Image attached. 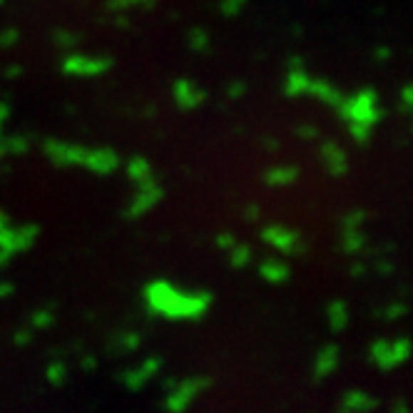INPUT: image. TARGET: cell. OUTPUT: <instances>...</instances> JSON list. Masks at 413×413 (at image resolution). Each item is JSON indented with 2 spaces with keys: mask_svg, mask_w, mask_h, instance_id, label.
<instances>
[{
  "mask_svg": "<svg viewBox=\"0 0 413 413\" xmlns=\"http://www.w3.org/2000/svg\"><path fill=\"white\" fill-rule=\"evenodd\" d=\"M147 301L152 311L167 316V319H197L209 306V296L187 294V291L174 289L167 281H157V284L150 286Z\"/></svg>",
  "mask_w": 413,
  "mask_h": 413,
  "instance_id": "1",
  "label": "cell"
},
{
  "mask_svg": "<svg viewBox=\"0 0 413 413\" xmlns=\"http://www.w3.org/2000/svg\"><path fill=\"white\" fill-rule=\"evenodd\" d=\"M346 117L354 122V127H366L376 120V103L371 98V93L359 95L356 100H351L346 105Z\"/></svg>",
  "mask_w": 413,
  "mask_h": 413,
  "instance_id": "2",
  "label": "cell"
},
{
  "mask_svg": "<svg viewBox=\"0 0 413 413\" xmlns=\"http://www.w3.org/2000/svg\"><path fill=\"white\" fill-rule=\"evenodd\" d=\"M409 354H411L409 341H391V344L374 346V361L381 366V369H394V366L401 364Z\"/></svg>",
  "mask_w": 413,
  "mask_h": 413,
  "instance_id": "3",
  "label": "cell"
},
{
  "mask_svg": "<svg viewBox=\"0 0 413 413\" xmlns=\"http://www.w3.org/2000/svg\"><path fill=\"white\" fill-rule=\"evenodd\" d=\"M177 100L184 108H194L199 103V90H194L189 83H177Z\"/></svg>",
  "mask_w": 413,
  "mask_h": 413,
  "instance_id": "4",
  "label": "cell"
},
{
  "mask_svg": "<svg viewBox=\"0 0 413 413\" xmlns=\"http://www.w3.org/2000/svg\"><path fill=\"white\" fill-rule=\"evenodd\" d=\"M199 389V384H194V381H189L187 386H184L182 391H179L177 396H174V401H172V409H184L187 406V399H192L194 396V391Z\"/></svg>",
  "mask_w": 413,
  "mask_h": 413,
  "instance_id": "5",
  "label": "cell"
},
{
  "mask_svg": "<svg viewBox=\"0 0 413 413\" xmlns=\"http://www.w3.org/2000/svg\"><path fill=\"white\" fill-rule=\"evenodd\" d=\"M261 274L266 276L269 281H281L286 279V269L281 264H264L261 266Z\"/></svg>",
  "mask_w": 413,
  "mask_h": 413,
  "instance_id": "6",
  "label": "cell"
}]
</instances>
